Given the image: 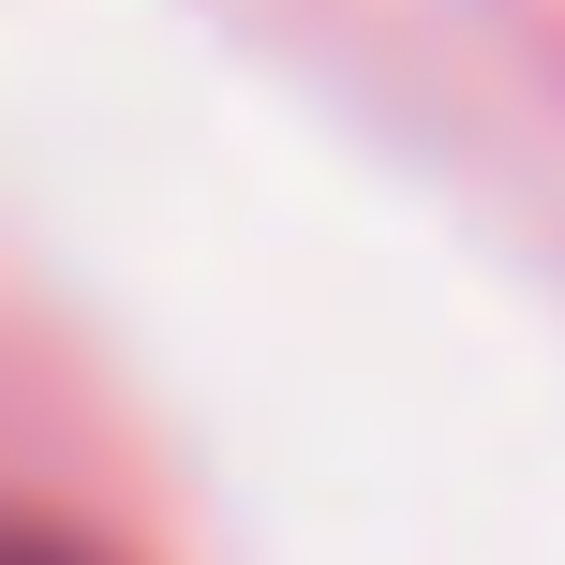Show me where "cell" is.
<instances>
[{
  "label": "cell",
  "instance_id": "cell-1",
  "mask_svg": "<svg viewBox=\"0 0 565 565\" xmlns=\"http://www.w3.org/2000/svg\"><path fill=\"white\" fill-rule=\"evenodd\" d=\"M0 565H89L75 536H45V521H0Z\"/></svg>",
  "mask_w": 565,
  "mask_h": 565
}]
</instances>
